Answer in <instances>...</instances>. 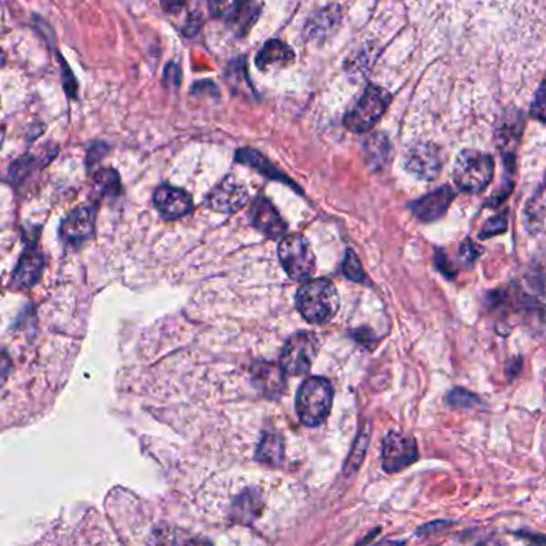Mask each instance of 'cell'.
Returning <instances> with one entry per match:
<instances>
[{"instance_id":"6da1fadb","label":"cell","mask_w":546,"mask_h":546,"mask_svg":"<svg viewBox=\"0 0 546 546\" xmlns=\"http://www.w3.org/2000/svg\"><path fill=\"white\" fill-rule=\"evenodd\" d=\"M296 298L299 311L309 323H328L339 310V294L330 279L307 281L299 288Z\"/></svg>"},{"instance_id":"7a4b0ae2","label":"cell","mask_w":546,"mask_h":546,"mask_svg":"<svg viewBox=\"0 0 546 546\" xmlns=\"http://www.w3.org/2000/svg\"><path fill=\"white\" fill-rule=\"evenodd\" d=\"M334 390L323 377H310L300 385L298 394L299 419L307 426H318L328 419Z\"/></svg>"},{"instance_id":"3957f363","label":"cell","mask_w":546,"mask_h":546,"mask_svg":"<svg viewBox=\"0 0 546 546\" xmlns=\"http://www.w3.org/2000/svg\"><path fill=\"white\" fill-rule=\"evenodd\" d=\"M494 178V160L488 153L468 149L458 155L454 166V181L460 191L483 192Z\"/></svg>"},{"instance_id":"277c9868","label":"cell","mask_w":546,"mask_h":546,"mask_svg":"<svg viewBox=\"0 0 546 546\" xmlns=\"http://www.w3.org/2000/svg\"><path fill=\"white\" fill-rule=\"evenodd\" d=\"M390 101H392V95L388 93L387 89L369 85L364 95L362 96V100L356 102L355 108L345 115L343 125L353 133H366L374 127L377 121H381Z\"/></svg>"},{"instance_id":"5b68a950","label":"cell","mask_w":546,"mask_h":546,"mask_svg":"<svg viewBox=\"0 0 546 546\" xmlns=\"http://www.w3.org/2000/svg\"><path fill=\"white\" fill-rule=\"evenodd\" d=\"M320 349L317 336L311 332H299L286 342L279 356V368L285 374L302 375L310 371Z\"/></svg>"},{"instance_id":"8992f818","label":"cell","mask_w":546,"mask_h":546,"mask_svg":"<svg viewBox=\"0 0 546 546\" xmlns=\"http://www.w3.org/2000/svg\"><path fill=\"white\" fill-rule=\"evenodd\" d=\"M279 261L292 279H307L315 272V255L302 236H286L279 243Z\"/></svg>"},{"instance_id":"52a82bcc","label":"cell","mask_w":546,"mask_h":546,"mask_svg":"<svg viewBox=\"0 0 546 546\" xmlns=\"http://www.w3.org/2000/svg\"><path fill=\"white\" fill-rule=\"evenodd\" d=\"M417 460V446L404 433H390L383 441L382 467L388 473L404 470Z\"/></svg>"},{"instance_id":"ba28073f","label":"cell","mask_w":546,"mask_h":546,"mask_svg":"<svg viewBox=\"0 0 546 546\" xmlns=\"http://www.w3.org/2000/svg\"><path fill=\"white\" fill-rule=\"evenodd\" d=\"M95 232V211L80 206L68 215L61 224V238L70 247H82Z\"/></svg>"},{"instance_id":"9c48e42d","label":"cell","mask_w":546,"mask_h":546,"mask_svg":"<svg viewBox=\"0 0 546 546\" xmlns=\"http://www.w3.org/2000/svg\"><path fill=\"white\" fill-rule=\"evenodd\" d=\"M406 168L417 178L433 181L441 172V153L433 144H417L407 153Z\"/></svg>"},{"instance_id":"30bf717a","label":"cell","mask_w":546,"mask_h":546,"mask_svg":"<svg viewBox=\"0 0 546 546\" xmlns=\"http://www.w3.org/2000/svg\"><path fill=\"white\" fill-rule=\"evenodd\" d=\"M208 202L213 210L232 213L248 202V189L234 178L226 179L211 192Z\"/></svg>"},{"instance_id":"8fae6325","label":"cell","mask_w":546,"mask_h":546,"mask_svg":"<svg viewBox=\"0 0 546 546\" xmlns=\"http://www.w3.org/2000/svg\"><path fill=\"white\" fill-rule=\"evenodd\" d=\"M153 204L165 219H178L192 210V200L184 191L162 185L153 194Z\"/></svg>"},{"instance_id":"7c38bea8","label":"cell","mask_w":546,"mask_h":546,"mask_svg":"<svg viewBox=\"0 0 546 546\" xmlns=\"http://www.w3.org/2000/svg\"><path fill=\"white\" fill-rule=\"evenodd\" d=\"M44 268V256L37 248L26 249L19 257L18 266L12 277V286L15 289H29L37 283Z\"/></svg>"},{"instance_id":"4fadbf2b","label":"cell","mask_w":546,"mask_h":546,"mask_svg":"<svg viewBox=\"0 0 546 546\" xmlns=\"http://www.w3.org/2000/svg\"><path fill=\"white\" fill-rule=\"evenodd\" d=\"M452 200L454 192L451 187H441L438 191L430 192L425 197L417 200L413 205L414 215L424 223H432L445 215Z\"/></svg>"},{"instance_id":"5bb4252c","label":"cell","mask_w":546,"mask_h":546,"mask_svg":"<svg viewBox=\"0 0 546 546\" xmlns=\"http://www.w3.org/2000/svg\"><path fill=\"white\" fill-rule=\"evenodd\" d=\"M251 219H253L256 229L261 230L264 236L278 238L279 236L285 234L286 224L266 198L256 200L253 210H251Z\"/></svg>"},{"instance_id":"9a60e30c","label":"cell","mask_w":546,"mask_h":546,"mask_svg":"<svg viewBox=\"0 0 546 546\" xmlns=\"http://www.w3.org/2000/svg\"><path fill=\"white\" fill-rule=\"evenodd\" d=\"M253 379L262 394L270 398L278 396L285 390V373L279 366L270 362H259L253 369Z\"/></svg>"},{"instance_id":"2e32d148","label":"cell","mask_w":546,"mask_h":546,"mask_svg":"<svg viewBox=\"0 0 546 546\" xmlns=\"http://www.w3.org/2000/svg\"><path fill=\"white\" fill-rule=\"evenodd\" d=\"M294 61V53L288 45L281 40H270L262 47V50L256 57V64L262 70L281 69Z\"/></svg>"},{"instance_id":"e0dca14e","label":"cell","mask_w":546,"mask_h":546,"mask_svg":"<svg viewBox=\"0 0 546 546\" xmlns=\"http://www.w3.org/2000/svg\"><path fill=\"white\" fill-rule=\"evenodd\" d=\"M262 496L257 489L245 490L243 494L236 497L234 509H232V520L238 524H249L255 521L257 516L262 513Z\"/></svg>"},{"instance_id":"ac0fdd59","label":"cell","mask_w":546,"mask_h":546,"mask_svg":"<svg viewBox=\"0 0 546 546\" xmlns=\"http://www.w3.org/2000/svg\"><path fill=\"white\" fill-rule=\"evenodd\" d=\"M208 6L213 16L227 23H240L243 18L248 21L251 13L249 0H208Z\"/></svg>"},{"instance_id":"d6986e66","label":"cell","mask_w":546,"mask_h":546,"mask_svg":"<svg viewBox=\"0 0 546 546\" xmlns=\"http://www.w3.org/2000/svg\"><path fill=\"white\" fill-rule=\"evenodd\" d=\"M522 131V119L520 112L515 114H507L503 119L499 131H497V142L500 149L505 151V157L509 159V155L513 157V149L518 144V140L521 136Z\"/></svg>"},{"instance_id":"ffe728a7","label":"cell","mask_w":546,"mask_h":546,"mask_svg":"<svg viewBox=\"0 0 546 546\" xmlns=\"http://www.w3.org/2000/svg\"><path fill=\"white\" fill-rule=\"evenodd\" d=\"M256 457L264 464L278 465L283 460V441H281V438L277 435H272V433L264 435L261 445L257 447Z\"/></svg>"},{"instance_id":"44dd1931","label":"cell","mask_w":546,"mask_h":546,"mask_svg":"<svg viewBox=\"0 0 546 546\" xmlns=\"http://www.w3.org/2000/svg\"><path fill=\"white\" fill-rule=\"evenodd\" d=\"M236 160H238V162H243V163H247V165L255 166V168L261 170L264 174H268L270 178L283 179V181H286V179L283 178V176H281L270 163H268L266 157H262L261 153L256 152L253 149H242V151H238V153H236Z\"/></svg>"},{"instance_id":"7402d4cb","label":"cell","mask_w":546,"mask_h":546,"mask_svg":"<svg viewBox=\"0 0 546 546\" xmlns=\"http://www.w3.org/2000/svg\"><path fill=\"white\" fill-rule=\"evenodd\" d=\"M95 184L102 195H117L121 192V179L114 170H101L98 173Z\"/></svg>"},{"instance_id":"603a6c76","label":"cell","mask_w":546,"mask_h":546,"mask_svg":"<svg viewBox=\"0 0 546 546\" xmlns=\"http://www.w3.org/2000/svg\"><path fill=\"white\" fill-rule=\"evenodd\" d=\"M447 401L451 403L452 406L465 407V409H470V407H477L481 404L475 394L467 392V390H462V388H457V390L451 392L449 396H447Z\"/></svg>"},{"instance_id":"cb8c5ba5","label":"cell","mask_w":546,"mask_h":546,"mask_svg":"<svg viewBox=\"0 0 546 546\" xmlns=\"http://www.w3.org/2000/svg\"><path fill=\"white\" fill-rule=\"evenodd\" d=\"M509 227V221H507V213L497 215V216L490 217L489 221L484 226L479 236L481 238H489V236H499L502 234Z\"/></svg>"},{"instance_id":"d4e9b609","label":"cell","mask_w":546,"mask_h":546,"mask_svg":"<svg viewBox=\"0 0 546 546\" xmlns=\"http://www.w3.org/2000/svg\"><path fill=\"white\" fill-rule=\"evenodd\" d=\"M343 273H345L350 279H353V281H362V278H364L362 264H360V259L356 257L353 251H347L345 261H343Z\"/></svg>"},{"instance_id":"484cf974","label":"cell","mask_w":546,"mask_h":546,"mask_svg":"<svg viewBox=\"0 0 546 546\" xmlns=\"http://www.w3.org/2000/svg\"><path fill=\"white\" fill-rule=\"evenodd\" d=\"M530 114L541 123H546V80L541 83V89L535 95L532 108H530Z\"/></svg>"},{"instance_id":"4316f807","label":"cell","mask_w":546,"mask_h":546,"mask_svg":"<svg viewBox=\"0 0 546 546\" xmlns=\"http://www.w3.org/2000/svg\"><path fill=\"white\" fill-rule=\"evenodd\" d=\"M530 323H532L534 332L546 339V307L537 305V309L530 311Z\"/></svg>"},{"instance_id":"83f0119b","label":"cell","mask_w":546,"mask_h":546,"mask_svg":"<svg viewBox=\"0 0 546 546\" xmlns=\"http://www.w3.org/2000/svg\"><path fill=\"white\" fill-rule=\"evenodd\" d=\"M366 445H368V432L362 435L358 441H356V446L353 447V452H352V456L349 458V464L356 468L358 465L362 464V457H364V451H366Z\"/></svg>"},{"instance_id":"f1b7e54d","label":"cell","mask_w":546,"mask_h":546,"mask_svg":"<svg viewBox=\"0 0 546 546\" xmlns=\"http://www.w3.org/2000/svg\"><path fill=\"white\" fill-rule=\"evenodd\" d=\"M187 541H183L179 535H173L172 530L170 532H160L155 535V541H153L152 546H185Z\"/></svg>"},{"instance_id":"f546056e","label":"cell","mask_w":546,"mask_h":546,"mask_svg":"<svg viewBox=\"0 0 546 546\" xmlns=\"http://www.w3.org/2000/svg\"><path fill=\"white\" fill-rule=\"evenodd\" d=\"M477 255V248H475V245H473L470 240H467V242L462 243V247H460V249H458V257H460V261L464 262L465 266H470V264H473Z\"/></svg>"},{"instance_id":"4dcf8cb0","label":"cell","mask_w":546,"mask_h":546,"mask_svg":"<svg viewBox=\"0 0 546 546\" xmlns=\"http://www.w3.org/2000/svg\"><path fill=\"white\" fill-rule=\"evenodd\" d=\"M185 2H187V0H160L162 8H163L166 13L181 12V10L184 8Z\"/></svg>"},{"instance_id":"1f68e13d","label":"cell","mask_w":546,"mask_h":546,"mask_svg":"<svg viewBox=\"0 0 546 546\" xmlns=\"http://www.w3.org/2000/svg\"><path fill=\"white\" fill-rule=\"evenodd\" d=\"M477 546H505L502 541L497 539H488V541H479Z\"/></svg>"},{"instance_id":"d6a6232c","label":"cell","mask_w":546,"mask_h":546,"mask_svg":"<svg viewBox=\"0 0 546 546\" xmlns=\"http://www.w3.org/2000/svg\"><path fill=\"white\" fill-rule=\"evenodd\" d=\"M185 546H211V543L206 541H189Z\"/></svg>"},{"instance_id":"836d02e7","label":"cell","mask_w":546,"mask_h":546,"mask_svg":"<svg viewBox=\"0 0 546 546\" xmlns=\"http://www.w3.org/2000/svg\"><path fill=\"white\" fill-rule=\"evenodd\" d=\"M403 545V543H400V541H382V543H379V545H375V546H401Z\"/></svg>"},{"instance_id":"e575fe53","label":"cell","mask_w":546,"mask_h":546,"mask_svg":"<svg viewBox=\"0 0 546 546\" xmlns=\"http://www.w3.org/2000/svg\"><path fill=\"white\" fill-rule=\"evenodd\" d=\"M4 61V55H2V51H0V63Z\"/></svg>"}]
</instances>
